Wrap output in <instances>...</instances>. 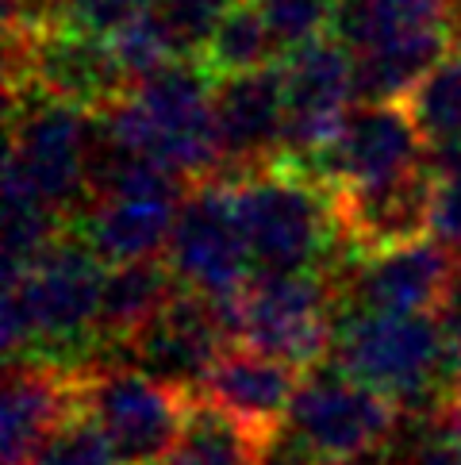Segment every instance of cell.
<instances>
[{
  "instance_id": "obj_1",
  "label": "cell",
  "mask_w": 461,
  "mask_h": 465,
  "mask_svg": "<svg viewBox=\"0 0 461 465\" xmlns=\"http://www.w3.org/2000/svg\"><path fill=\"white\" fill-rule=\"evenodd\" d=\"M108 270L74 231L43 258L5 273V354L8 361L43 358L81 370L96 361Z\"/></svg>"
},
{
  "instance_id": "obj_2",
  "label": "cell",
  "mask_w": 461,
  "mask_h": 465,
  "mask_svg": "<svg viewBox=\"0 0 461 465\" xmlns=\"http://www.w3.org/2000/svg\"><path fill=\"white\" fill-rule=\"evenodd\" d=\"M254 273L335 270L350 254L335 193L292 158L227 177Z\"/></svg>"
},
{
  "instance_id": "obj_3",
  "label": "cell",
  "mask_w": 461,
  "mask_h": 465,
  "mask_svg": "<svg viewBox=\"0 0 461 465\" xmlns=\"http://www.w3.org/2000/svg\"><path fill=\"white\" fill-rule=\"evenodd\" d=\"M96 120L112 143L166 165L189 185L223 173L216 77L196 58H177L151 77L135 81V89Z\"/></svg>"
},
{
  "instance_id": "obj_4",
  "label": "cell",
  "mask_w": 461,
  "mask_h": 465,
  "mask_svg": "<svg viewBox=\"0 0 461 465\" xmlns=\"http://www.w3.org/2000/svg\"><path fill=\"white\" fill-rule=\"evenodd\" d=\"M335 39L350 51L361 101H407L457 43L450 0H342Z\"/></svg>"
},
{
  "instance_id": "obj_5",
  "label": "cell",
  "mask_w": 461,
  "mask_h": 465,
  "mask_svg": "<svg viewBox=\"0 0 461 465\" xmlns=\"http://www.w3.org/2000/svg\"><path fill=\"white\" fill-rule=\"evenodd\" d=\"M93 131L96 115L31 89H12L5 193L54 208L74 231V220L93 201Z\"/></svg>"
},
{
  "instance_id": "obj_6",
  "label": "cell",
  "mask_w": 461,
  "mask_h": 465,
  "mask_svg": "<svg viewBox=\"0 0 461 465\" xmlns=\"http://www.w3.org/2000/svg\"><path fill=\"white\" fill-rule=\"evenodd\" d=\"M331 354L338 370L419 420H431L454 385L435 315H338Z\"/></svg>"
},
{
  "instance_id": "obj_7",
  "label": "cell",
  "mask_w": 461,
  "mask_h": 465,
  "mask_svg": "<svg viewBox=\"0 0 461 465\" xmlns=\"http://www.w3.org/2000/svg\"><path fill=\"white\" fill-rule=\"evenodd\" d=\"M230 339L273 354L296 370H319L335 351L338 289L331 273H254L239 296L220 304Z\"/></svg>"
},
{
  "instance_id": "obj_8",
  "label": "cell",
  "mask_w": 461,
  "mask_h": 465,
  "mask_svg": "<svg viewBox=\"0 0 461 465\" xmlns=\"http://www.w3.org/2000/svg\"><path fill=\"white\" fill-rule=\"evenodd\" d=\"M404 411L346 370L319 365L304 373L281 439L311 465H354L385 458L400 435Z\"/></svg>"
},
{
  "instance_id": "obj_9",
  "label": "cell",
  "mask_w": 461,
  "mask_h": 465,
  "mask_svg": "<svg viewBox=\"0 0 461 465\" xmlns=\"http://www.w3.org/2000/svg\"><path fill=\"white\" fill-rule=\"evenodd\" d=\"M192 396L146 377L127 361L81 370V411L101 427L115 465H162L177 446Z\"/></svg>"
},
{
  "instance_id": "obj_10",
  "label": "cell",
  "mask_w": 461,
  "mask_h": 465,
  "mask_svg": "<svg viewBox=\"0 0 461 465\" xmlns=\"http://www.w3.org/2000/svg\"><path fill=\"white\" fill-rule=\"evenodd\" d=\"M12 89H31L46 101L104 115L135 89V81L108 39L74 27H46L39 35L8 39V93Z\"/></svg>"
},
{
  "instance_id": "obj_11",
  "label": "cell",
  "mask_w": 461,
  "mask_h": 465,
  "mask_svg": "<svg viewBox=\"0 0 461 465\" xmlns=\"http://www.w3.org/2000/svg\"><path fill=\"white\" fill-rule=\"evenodd\" d=\"M166 262L181 289L201 292L208 301H230L246 289L254 273L246 235L235 212V193L227 177L201 181L185 193L177 208V223L166 246Z\"/></svg>"
},
{
  "instance_id": "obj_12",
  "label": "cell",
  "mask_w": 461,
  "mask_h": 465,
  "mask_svg": "<svg viewBox=\"0 0 461 465\" xmlns=\"http://www.w3.org/2000/svg\"><path fill=\"white\" fill-rule=\"evenodd\" d=\"M423 135L411 120L407 104L400 101H361L354 104L350 120L342 124L335 143L319 158L300 162L316 173L335 196L369 193L416 173L423 158Z\"/></svg>"
},
{
  "instance_id": "obj_13",
  "label": "cell",
  "mask_w": 461,
  "mask_h": 465,
  "mask_svg": "<svg viewBox=\"0 0 461 465\" xmlns=\"http://www.w3.org/2000/svg\"><path fill=\"white\" fill-rule=\"evenodd\" d=\"M454 270L446 246L423 239L381 254H346L327 273L338 289V315H435Z\"/></svg>"
},
{
  "instance_id": "obj_14",
  "label": "cell",
  "mask_w": 461,
  "mask_h": 465,
  "mask_svg": "<svg viewBox=\"0 0 461 465\" xmlns=\"http://www.w3.org/2000/svg\"><path fill=\"white\" fill-rule=\"evenodd\" d=\"M285 158L311 162L335 143L354 112L358 74L338 39H319L285 54Z\"/></svg>"
},
{
  "instance_id": "obj_15",
  "label": "cell",
  "mask_w": 461,
  "mask_h": 465,
  "mask_svg": "<svg viewBox=\"0 0 461 465\" xmlns=\"http://www.w3.org/2000/svg\"><path fill=\"white\" fill-rule=\"evenodd\" d=\"M227 320L216 301L201 292L181 289L173 301L154 315L151 327H142L135 342L123 351V361L142 370L146 377L162 381L185 396H196L211 373V365L227 351Z\"/></svg>"
},
{
  "instance_id": "obj_16",
  "label": "cell",
  "mask_w": 461,
  "mask_h": 465,
  "mask_svg": "<svg viewBox=\"0 0 461 465\" xmlns=\"http://www.w3.org/2000/svg\"><path fill=\"white\" fill-rule=\"evenodd\" d=\"M81 370L43 358L8 361L5 396H0L5 465H35L43 446L58 435V427L81 411Z\"/></svg>"
},
{
  "instance_id": "obj_17",
  "label": "cell",
  "mask_w": 461,
  "mask_h": 465,
  "mask_svg": "<svg viewBox=\"0 0 461 465\" xmlns=\"http://www.w3.org/2000/svg\"><path fill=\"white\" fill-rule=\"evenodd\" d=\"M216 127L223 173L242 177L285 158V81L281 65L216 81Z\"/></svg>"
},
{
  "instance_id": "obj_18",
  "label": "cell",
  "mask_w": 461,
  "mask_h": 465,
  "mask_svg": "<svg viewBox=\"0 0 461 465\" xmlns=\"http://www.w3.org/2000/svg\"><path fill=\"white\" fill-rule=\"evenodd\" d=\"M300 385H304V370L239 342L220 354V361L211 365V373L204 377L196 396L208 401L211 408L227 411L246 430L273 442L289 423Z\"/></svg>"
},
{
  "instance_id": "obj_19",
  "label": "cell",
  "mask_w": 461,
  "mask_h": 465,
  "mask_svg": "<svg viewBox=\"0 0 461 465\" xmlns=\"http://www.w3.org/2000/svg\"><path fill=\"white\" fill-rule=\"evenodd\" d=\"M435 193L438 165L431 158L416 173L392 181V185L335 196L350 254H381L397 251V246L423 242L435 223Z\"/></svg>"
},
{
  "instance_id": "obj_20",
  "label": "cell",
  "mask_w": 461,
  "mask_h": 465,
  "mask_svg": "<svg viewBox=\"0 0 461 465\" xmlns=\"http://www.w3.org/2000/svg\"><path fill=\"white\" fill-rule=\"evenodd\" d=\"M185 196L166 193H108L93 196L74 220V235L104 265L154 262L170 246L177 208Z\"/></svg>"
},
{
  "instance_id": "obj_21",
  "label": "cell",
  "mask_w": 461,
  "mask_h": 465,
  "mask_svg": "<svg viewBox=\"0 0 461 465\" xmlns=\"http://www.w3.org/2000/svg\"><path fill=\"white\" fill-rule=\"evenodd\" d=\"M181 292L170 262H135L115 265L104 281L101 323H96V361H123V351L142 327L154 323V315Z\"/></svg>"
},
{
  "instance_id": "obj_22",
  "label": "cell",
  "mask_w": 461,
  "mask_h": 465,
  "mask_svg": "<svg viewBox=\"0 0 461 465\" xmlns=\"http://www.w3.org/2000/svg\"><path fill=\"white\" fill-rule=\"evenodd\" d=\"M270 439L246 430L227 411L192 396L185 430L162 465H266Z\"/></svg>"
},
{
  "instance_id": "obj_23",
  "label": "cell",
  "mask_w": 461,
  "mask_h": 465,
  "mask_svg": "<svg viewBox=\"0 0 461 465\" xmlns=\"http://www.w3.org/2000/svg\"><path fill=\"white\" fill-rule=\"evenodd\" d=\"M281 51L273 39V31L261 20V12L254 8V0H239L223 12V20L211 27V35L201 51V62L211 77H239L254 70H270L273 54Z\"/></svg>"
},
{
  "instance_id": "obj_24",
  "label": "cell",
  "mask_w": 461,
  "mask_h": 465,
  "mask_svg": "<svg viewBox=\"0 0 461 465\" xmlns=\"http://www.w3.org/2000/svg\"><path fill=\"white\" fill-rule=\"evenodd\" d=\"M404 104L431 154L461 151V54L427 74Z\"/></svg>"
},
{
  "instance_id": "obj_25",
  "label": "cell",
  "mask_w": 461,
  "mask_h": 465,
  "mask_svg": "<svg viewBox=\"0 0 461 465\" xmlns=\"http://www.w3.org/2000/svg\"><path fill=\"white\" fill-rule=\"evenodd\" d=\"M338 5L342 0H254L285 54L327 39L323 31L338 24Z\"/></svg>"
},
{
  "instance_id": "obj_26",
  "label": "cell",
  "mask_w": 461,
  "mask_h": 465,
  "mask_svg": "<svg viewBox=\"0 0 461 465\" xmlns=\"http://www.w3.org/2000/svg\"><path fill=\"white\" fill-rule=\"evenodd\" d=\"M154 12V0H58V27L115 43Z\"/></svg>"
},
{
  "instance_id": "obj_27",
  "label": "cell",
  "mask_w": 461,
  "mask_h": 465,
  "mask_svg": "<svg viewBox=\"0 0 461 465\" xmlns=\"http://www.w3.org/2000/svg\"><path fill=\"white\" fill-rule=\"evenodd\" d=\"M239 0H154L158 20L166 24L170 39L181 58H201L211 27L223 20V12Z\"/></svg>"
},
{
  "instance_id": "obj_28",
  "label": "cell",
  "mask_w": 461,
  "mask_h": 465,
  "mask_svg": "<svg viewBox=\"0 0 461 465\" xmlns=\"http://www.w3.org/2000/svg\"><path fill=\"white\" fill-rule=\"evenodd\" d=\"M35 465H115V454L108 439L101 435L85 411H77L74 420H65L58 427V435L43 446V454Z\"/></svg>"
},
{
  "instance_id": "obj_29",
  "label": "cell",
  "mask_w": 461,
  "mask_h": 465,
  "mask_svg": "<svg viewBox=\"0 0 461 465\" xmlns=\"http://www.w3.org/2000/svg\"><path fill=\"white\" fill-rule=\"evenodd\" d=\"M431 239L438 246H446V251L454 254V262H461V170H450V165H438Z\"/></svg>"
},
{
  "instance_id": "obj_30",
  "label": "cell",
  "mask_w": 461,
  "mask_h": 465,
  "mask_svg": "<svg viewBox=\"0 0 461 465\" xmlns=\"http://www.w3.org/2000/svg\"><path fill=\"white\" fill-rule=\"evenodd\" d=\"M392 465H461V439L431 415L427 427L416 435V442H411L400 454V461H392Z\"/></svg>"
},
{
  "instance_id": "obj_31",
  "label": "cell",
  "mask_w": 461,
  "mask_h": 465,
  "mask_svg": "<svg viewBox=\"0 0 461 465\" xmlns=\"http://www.w3.org/2000/svg\"><path fill=\"white\" fill-rule=\"evenodd\" d=\"M435 323L442 331V342H446V354H450V365H454V377L461 373V262L450 277L446 292L435 308Z\"/></svg>"
},
{
  "instance_id": "obj_32",
  "label": "cell",
  "mask_w": 461,
  "mask_h": 465,
  "mask_svg": "<svg viewBox=\"0 0 461 465\" xmlns=\"http://www.w3.org/2000/svg\"><path fill=\"white\" fill-rule=\"evenodd\" d=\"M435 420H438L442 427H450L454 435L461 439V373L454 377V385H450V392H446V401H442V408L435 411Z\"/></svg>"
},
{
  "instance_id": "obj_33",
  "label": "cell",
  "mask_w": 461,
  "mask_h": 465,
  "mask_svg": "<svg viewBox=\"0 0 461 465\" xmlns=\"http://www.w3.org/2000/svg\"><path fill=\"white\" fill-rule=\"evenodd\" d=\"M438 165H450V170H461V151H450V154H431Z\"/></svg>"
},
{
  "instance_id": "obj_34",
  "label": "cell",
  "mask_w": 461,
  "mask_h": 465,
  "mask_svg": "<svg viewBox=\"0 0 461 465\" xmlns=\"http://www.w3.org/2000/svg\"><path fill=\"white\" fill-rule=\"evenodd\" d=\"M454 5V31H457V51H461V0H450Z\"/></svg>"
},
{
  "instance_id": "obj_35",
  "label": "cell",
  "mask_w": 461,
  "mask_h": 465,
  "mask_svg": "<svg viewBox=\"0 0 461 465\" xmlns=\"http://www.w3.org/2000/svg\"><path fill=\"white\" fill-rule=\"evenodd\" d=\"M354 465H388V461H381V458H369V461H354Z\"/></svg>"
}]
</instances>
